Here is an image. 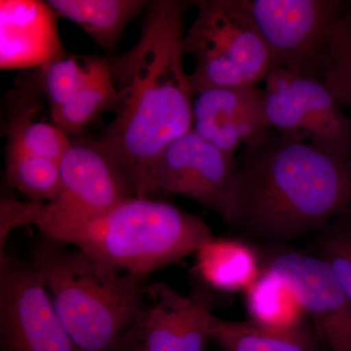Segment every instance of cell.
I'll list each match as a JSON object with an SVG mask.
<instances>
[{"label":"cell","mask_w":351,"mask_h":351,"mask_svg":"<svg viewBox=\"0 0 351 351\" xmlns=\"http://www.w3.org/2000/svg\"><path fill=\"white\" fill-rule=\"evenodd\" d=\"M195 2L149 1L130 49L110 58L114 117L97 140L125 174L136 196L152 193L157 157L193 129L195 92L184 64V17Z\"/></svg>","instance_id":"cell-1"},{"label":"cell","mask_w":351,"mask_h":351,"mask_svg":"<svg viewBox=\"0 0 351 351\" xmlns=\"http://www.w3.org/2000/svg\"><path fill=\"white\" fill-rule=\"evenodd\" d=\"M351 214V162L270 129L245 145L223 216L246 239L285 243Z\"/></svg>","instance_id":"cell-2"},{"label":"cell","mask_w":351,"mask_h":351,"mask_svg":"<svg viewBox=\"0 0 351 351\" xmlns=\"http://www.w3.org/2000/svg\"><path fill=\"white\" fill-rule=\"evenodd\" d=\"M31 225L44 237L104 265L145 278L195 255L214 233L200 216L165 201L133 196L101 213H64L47 203L2 197L0 252L15 228Z\"/></svg>","instance_id":"cell-3"},{"label":"cell","mask_w":351,"mask_h":351,"mask_svg":"<svg viewBox=\"0 0 351 351\" xmlns=\"http://www.w3.org/2000/svg\"><path fill=\"white\" fill-rule=\"evenodd\" d=\"M29 263L80 350L117 351L133 335L147 302L145 278L43 234Z\"/></svg>","instance_id":"cell-4"},{"label":"cell","mask_w":351,"mask_h":351,"mask_svg":"<svg viewBox=\"0 0 351 351\" xmlns=\"http://www.w3.org/2000/svg\"><path fill=\"white\" fill-rule=\"evenodd\" d=\"M186 32L184 54L195 60L189 73L195 94L213 88L257 85L278 64L241 0H201Z\"/></svg>","instance_id":"cell-5"},{"label":"cell","mask_w":351,"mask_h":351,"mask_svg":"<svg viewBox=\"0 0 351 351\" xmlns=\"http://www.w3.org/2000/svg\"><path fill=\"white\" fill-rule=\"evenodd\" d=\"M265 82L272 129L332 158L351 162V117L324 82L283 68L271 69Z\"/></svg>","instance_id":"cell-6"},{"label":"cell","mask_w":351,"mask_h":351,"mask_svg":"<svg viewBox=\"0 0 351 351\" xmlns=\"http://www.w3.org/2000/svg\"><path fill=\"white\" fill-rule=\"evenodd\" d=\"M278 64L290 73L323 82L332 31L345 0H241Z\"/></svg>","instance_id":"cell-7"},{"label":"cell","mask_w":351,"mask_h":351,"mask_svg":"<svg viewBox=\"0 0 351 351\" xmlns=\"http://www.w3.org/2000/svg\"><path fill=\"white\" fill-rule=\"evenodd\" d=\"M1 351H82L58 315L31 263L0 255Z\"/></svg>","instance_id":"cell-8"},{"label":"cell","mask_w":351,"mask_h":351,"mask_svg":"<svg viewBox=\"0 0 351 351\" xmlns=\"http://www.w3.org/2000/svg\"><path fill=\"white\" fill-rule=\"evenodd\" d=\"M262 269L297 298L325 350L351 351V302L320 258L277 246L263 254Z\"/></svg>","instance_id":"cell-9"},{"label":"cell","mask_w":351,"mask_h":351,"mask_svg":"<svg viewBox=\"0 0 351 351\" xmlns=\"http://www.w3.org/2000/svg\"><path fill=\"white\" fill-rule=\"evenodd\" d=\"M237 169V158L207 142L191 129L176 138L152 166V193L186 196L201 206L225 214Z\"/></svg>","instance_id":"cell-10"},{"label":"cell","mask_w":351,"mask_h":351,"mask_svg":"<svg viewBox=\"0 0 351 351\" xmlns=\"http://www.w3.org/2000/svg\"><path fill=\"white\" fill-rule=\"evenodd\" d=\"M147 302L130 338L144 351H208L212 299L205 289L182 295L164 282L147 284Z\"/></svg>","instance_id":"cell-11"},{"label":"cell","mask_w":351,"mask_h":351,"mask_svg":"<svg viewBox=\"0 0 351 351\" xmlns=\"http://www.w3.org/2000/svg\"><path fill=\"white\" fill-rule=\"evenodd\" d=\"M59 169V195L47 203L57 211L98 214L136 196L125 174L97 141H73Z\"/></svg>","instance_id":"cell-12"},{"label":"cell","mask_w":351,"mask_h":351,"mask_svg":"<svg viewBox=\"0 0 351 351\" xmlns=\"http://www.w3.org/2000/svg\"><path fill=\"white\" fill-rule=\"evenodd\" d=\"M193 130L215 147L233 154L241 145L272 129L265 89L257 85L213 88L195 95Z\"/></svg>","instance_id":"cell-13"},{"label":"cell","mask_w":351,"mask_h":351,"mask_svg":"<svg viewBox=\"0 0 351 351\" xmlns=\"http://www.w3.org/2000/svg\"><path fill=\"white\" fill-rule=\"evenodd\" d=\"M56 16L47 1L1 0V69L41 68L66 54L58 32Z\"/></svg>","instance_id":"cell-14"},{"label":"cell","mask_w":351,"mask_h":351,"mask_svg":"<svg viewBox=\"0 0 351 351\" xmlns=\"http://www.w3.org/2000/svg\"><path fill=\"white\" fill-rule=\"evenodd\" d=\"M195 255L196 276L214 292L244 293L262 274L260 254L243 240L215 235Z\"/></svg>","instance_id":"cell-15"},{"label":"cell","mask_w":351,"mask_h":351,"mask_svg":"<svg viewBox=\"0 0 351 351\" xmlns=\"http://www.w3.org/2000/svg\"><path fill=\"white\" fill-rule=\"evenodd\" d=\"M210 339L223 351H323L322 341L311 321L290 330L263 326L248 320L214 316Z\"/></svg>","instance_id":"cell-16"},{"label":"cell","mask_w":351,"mask_h":351,"mask_svg":"<svg viewBox=\"0 0 351 351\" xmlns=\"http://www.w3.org/2000/svg\"><path fill=\"white\" fill-rule=\"evenodd\" d=\"M57 15L86 32L104 50L115 49L127 25L147 8L144 0H49Z\"/></svg>","instance_id":"cell-17"},{"label":"cell","mask_w":351,"mask_h":351,"mask_svg":"<svg viewBox=\"0 0 351 351\" xmlns=\"http://www.w3.org/2000/svg\"><path fill=\"white\" fill-rule=\"evenodd\" d=\"M244 295L250 320L263 326L290 330L309 321L294 294L282 281L263 269Z\"/></svg>","instance_id":"cell-18"},{"label":"cell","mask_w":351,"mask_h":351,"mask_svg":"<svg viewBox=\"0 0 351 351\" xmlns=\"http://www.w3.org/2000/svg\"><path fill=\"white\" fill-rule=\"evenodd\" d=\"M5 174L9 184L32 202H52L61 189L59 163L36 156L9 140Z\"/></svg>","instance_id":"cell-19"},{"label":"cell","mask_w":351,"mask_h":351,"mask_svg":"<svg viewBox=\"0 0 351 351\" xmlns=\"http://www.w3.org/2000/svg\"><path fill=\"white\" fill-rule=\"evenodd\" d=\"M115 104L117 91L107 59L100 73L82 91L63 105L50 108L51 122L68 136L80 134L101 113L113 112Z\"/></svg>","instance_id":"cell-20"},{"label":"cell","mask_w":351,"mask_h":351,"mask_svg":"<svg viewBox=\"0 0 351 351\" xmlns=\"http://www.w3.org/2000/svg\"><path fill=\"white\" fill-rule=\"evenodd\" d=\"M106 63L107 58L77 56L66 52L39 68V90L50 108L59 107L87 86Z\"/></svg>","instance_id":"cell-21"},{"label":"cell","mask_w":351,"mask_h":351,"mask_svg":"<svg viewBox=\"0 0 351 351\" xmlns=\"http://www.w3.org/2000/svg\"><path fill=\"white\" fill-rule=\"evenodd\" d=\"M11 117L8 140L17 143L36 156L59 163L73 143L53 122L36 119L38 105L34 101L18 108Z\"/></svg>","instance_id":"cell-22"},{"label":"cell","mask_w":351,"mask_h":351,"mask_svg":"<svg viewBox=\"0 0 351 351\" xmlns=\"http://www.w3.org/2000/svg\"><path fill=\"white\" fill-rule=\"evenodd\" d=\"M309 239L306 251L327 265L351 302V214L334 219Z\"/></svg>","instance_id":"cell-23"},{"label":"cell","mask_w":351,"mask_h":351,"mask_svg":"<svg viewBox=\"0 0 351 351\" xmlns=\"http://www.w3.org/2000/svg\"><path fill=\"white\" fill-rule=\"evenodd\" d=\"M323 82L351 117V1L332 31Z\"/></svg>","instance_id":"cell-24"},{"label":"cell","mask_w":351,"mask_h":351,"mask_svg":"<svg viewBox=\"0 0 351 351\" xmlns=\"http://www.w3.org/2000/svg\"><path fill=\"white\" fill-rule=\"evenodd\" d=\"M117 351H144L137 341L129 338Z\"/></svg>","instance_id":"cell-25"},{"label":"cell","mask_w":351,"mask_h":351,"mask_svg":"<svg viewBox=\"0 0 351 351\" xmlns=\"http://www.w3.org/2000/svg\"><path fill=\"white\" fill-rule=\"evenodd\" d=\"M323 351H327V350H323Z\"/></svg>","instance_id":"cell-26"}]
</instances>
